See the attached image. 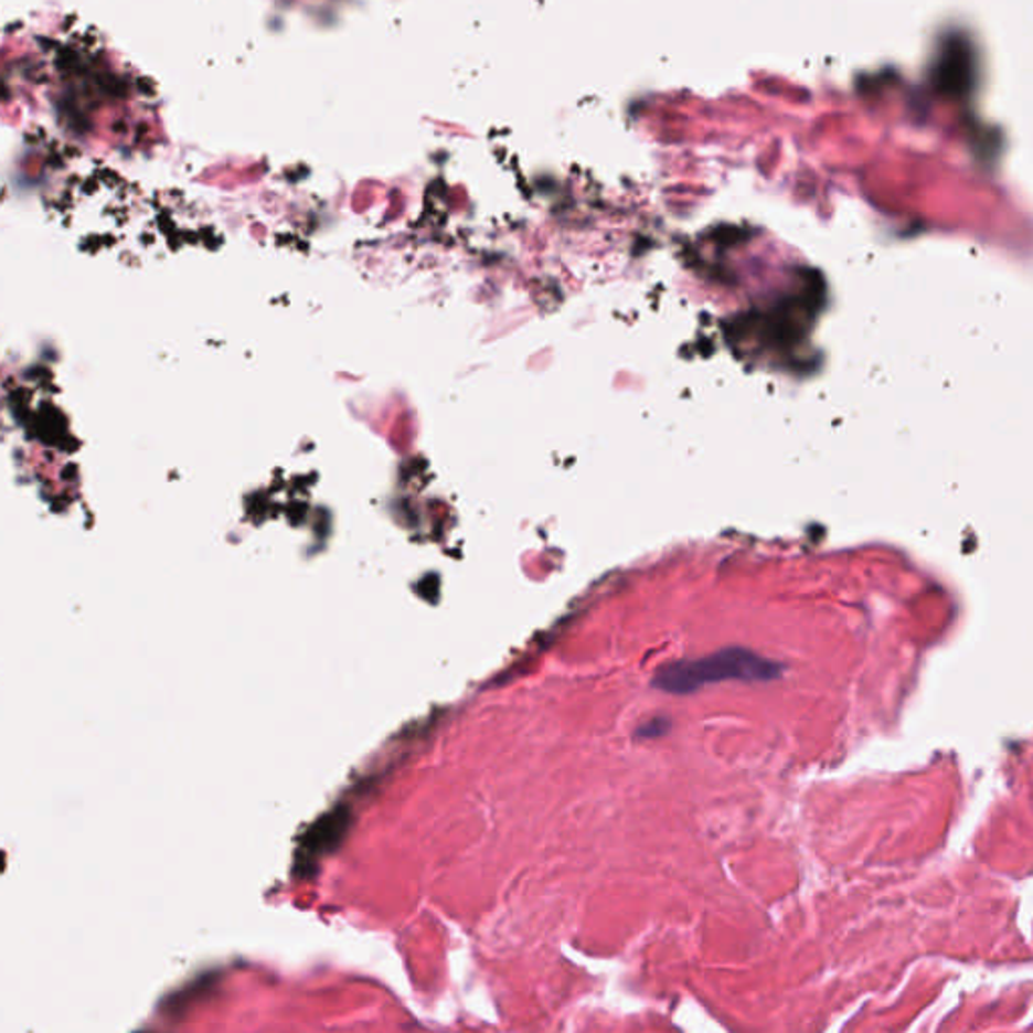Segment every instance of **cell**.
I'll list each match as a JSON object with an SVG mask.
<instances>
[{
	"mask_svg": "<svg viewBox=\"0 0 1033 1033\" xmlns=\"http://www.w3.org/2000/svg\"><path fill=\"white\" fill-rule=\"evenodd\" d=\"M781 674V664L759 657L745 648H727L699 660H681L667 664L654 677V686L669 693H693L696 689L721 681H774Z\"/></svg>",
	"mask_w": 1033,
	"mask_h": 1033,
	"instance_id": "6da1fadb",
	"label": "cell"
},
{
	"mask_svg": "<svg viewBox=\"0 0 1033 1033\" xmlns=\"http://www.w3.org/2000/svg\"><path fill=\"white\" fill-rule=\"evenodd\" d=\"M348 822H350V818H348V811L343 810V808H338V810L328 813L323 820H319L307 832L306 838H301V845L297 850L295 872L306 874L309 864L313 860H318L321 854H326L331 848H336L341 840V835L345 832V828H348Z\"/></svg>",
	"mask_w": 1033,
	"mask_h": 1033,
	"instance_id": "7a4b0ae2",
	"label": "cell"
},
{
	"mask_svg": "<svg viewBox=\"0 0 1033 1033\" xmlns=\"http://www.w3.org/2000/svg\"><path fill=\"white\" fill-rule=\"evenodd\" d=\"M669 731V721L667 718H654L650 723H646L645 727H640V737H657V735H662Z\"/></svg>",
	"mask_w": 1033,
	"mask_h": 1033,
	"instance_id": "3957f363",
	"label": "cell"
}]
</instances>
